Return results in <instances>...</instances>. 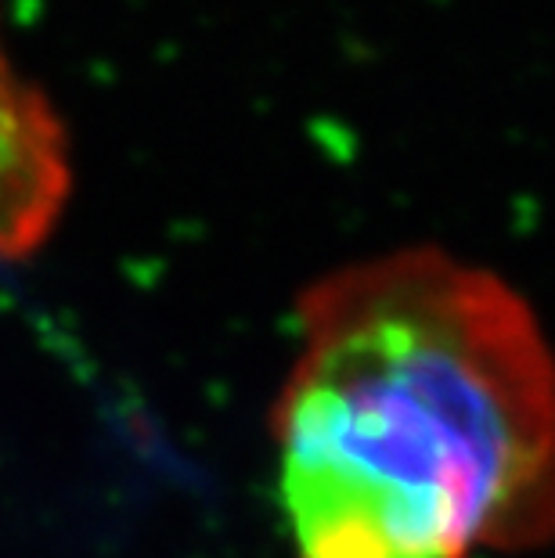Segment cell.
I'll list each match as a JSON object with an SVG mask.
<instances>
[{
	"label": "cell",
	"mask_w": 555,
	"mask_h": 558,
	"mask_svg": "<svg viewBox=\"0 0 555 558\" xmlns=\"http://www.w3.org/2000/svg\"><path fill=\"white\" fill-rule=\"evenodd\" d=\"M270 411L297 558H472L555 541V357L512 284L444 248L317 278Z\"/></svg>",
	"instance_id": "6da1fadb"
},
{
	"label": "cell",
	"mask_w": 555,
	"mask_h": 558,
	"mask_svg": "<svg viewBox=\"0 0 555 558\" xmlns=\"http://www.w3.org/2000/svg\"><path fill=\"white\" fill-rule=\"evenodd\" d=\"M73 187L62 116L0 40V267L26 264L51 245Z\"/></svg>",
	"instance_id": "7a4b0ae2"
}]
</instances>
